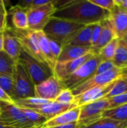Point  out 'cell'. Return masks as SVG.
<instances>
[{
  "label": "cell",
  "instance_id": "obj_1",
  "mask_svg": "<svg viewBox=\"0 0 127 128\" xmlns=\"http://www.w3.org/2000/svg\"><path fill=\"white\" fill-rule=\"evenodd\" d=\"M52 16L83 26L100 23L109 17L110 12L95 5L90 0L54 1Z\"/></svg>",
  "mask_w": 127,
  "mask_h": 128
},
{
  "label": "cell",
  "instance_id": "obj_2",
  "mask_svg": "<svg viewBox=\"0 0 127 128\" xmlns=\"http://www.w3.org/2000/svg\"><path fill=\"white\" fill-rule=\"evenodd\" d=\"M85 26L52 16L43 28L46 36L61 44L62 47L81 28Z\"/></svg>",
  "mask_w": 127,
  "mask_h": 128
},
{
  "label": "cell",
  "instance_id": "obj_3",
  "mask_svg": "<svg viewBox=\"0 0 127 128\" xmlns=\"http://www.w3.org/2000/svg\"><path fill=\"white\" fill-rule=\"evenodd\" d=\"M12 78L14 84L13 100L34 97V84L19 59L15 62Z\"/></svg>",
  "mask_w": 127,
  "mask_h": 128
},
{
  "label": "cell",
  "instance_id": "obj_4",
  "mask_svg": "<svg viewBox=\"0 0 127 128\" xmlns=\"http://www.w3.org/2000/svg\"><path fill=\"white\" fill-rule=\"evenodd\" d=\"M0 123L17 128H40L33 125L14 104L0 101Z\"/></svg>",
  "mask_w": 127,
  "mask_h": 128
},
{
  "label": "cell",
  "instance_id": "obj_5",
  "mask_svg": "<svg viewBox=\"0 0 127 128\" xmlns=\"http://www.w3.org/2000/svg\"><path fill=\"white\" fill-rule=\"evenodd\" d=\"M101 61L102 60L97 55H94L91 58L84 63L71 76L61 82V85L64 88L71 90L85 82L94 76L97 68Z\"/></svg>",
  "mask_w": 127,
  "mask_h": 128
},
{
  "label": "cell",
  "instance_id": "obj_6",
  "mask_svg": "<svg viewBox=\"0 0 127 128\" xmlns=\"http://www.w3.org/2000/svg\"><path fill=\"white\" fill-rule=\"evenodd\" d=\"M55 10L53 0L47 4L28 9L27 10L28 29L32 32L42 31L52 16Z\"/></svg>",
  "mask_w": 127,
  "mask_h": 128
},
{
  "label": "cell",
  "instance_id": "obj_7",
  "mask_svg": "<svg viewBox=\"0 0 127 128\" xmlns=\"http://www.w3.org/2000/svg\"><path fill=\"white\" fill-rule=\"evenodd\" d=\"M19 60L26 69L34 86L52 76V72L46 64L38 62L22 49Z\"/></svg>",
  "mask_w": 127,
  "mask_h": 128
},
{
  "label": "cell",
  "instance_id": "obj_8",
  "mask_svg": "<svg viewBox=\"0 0 127 128\" xmlns=\"http://www.w3.org/2000/svg\"><path fill=\"white\" fill-rule=\"evenodd\" d=\"M123 76L124 75H123L122 70L115 68L113 70L110 71L93 76L91 78H90L85 82L71 89V92L73 94V95L76 97L79 94H82V93L91 88L99 86H103L109 83H112L115 81L122 79Z\"/></svg>",
  "mask_w": 127,
  "mask_h": 128
},
{
  "label": "cell",
  "instance_id": "obj_9",
  "mask_svg": "<svg viewBox=\"0 0 127 128\" xmlns=\"http://www.w3.org/2000/svg\"><path fill=\"white\" fill-rule=\"evenodd\" d=\"M7 28L16 38L23 50H25L27 53H28L38 62L46 64L40 52L34 32L30 31L28 29L19 30L8 26Z\"/></svg>",
  "mask_w": 127,
  "mask_h": 128
},
{
  "label": "cell",
  "instance_id": "obj_10",
  "mask_svg": "<svg viewBox=\"0 0 127 128\" xmlns=\"http://www.w3.org/2000/svg\"><path fill=\"white\" fill-rule=\"evenodd\" d=\"M79 118L77 122L78 125L87 124L102 118L104 111L109 109V103L107 98H103L79 107Z\"/></svg>",
  "mask_w": 127,
  "mask_h": 128
},
{
  "label": "cell",
  "instance_id": "obj_11",
  "mask_svg": "<svg viewBox=\"0 0 127 128\" xmlns=\"http://www.w3.org/2000/svg\"><path fill=\"white\" fill-rule=\"evenodd\" d=\"M64 88L61 83L52 75L46 80L34 86V98L55 101Z\"/></svg>",
  "mask_w": 127,
  "mask_h": 128
},
{
  "label": "cell",
  "instance_id": "obj_12",
  "mask_svg": "<svg viewBox=\"0 0 127 128\" xmlns=\"http://www.w3.org/2000/svg\"><path fill=\"white\" fill-rule=\"evenodd\" d=\"M95 54L91 52L76 60L63 63H56L52 71V75L61 82L76 72L84 63L91 58Z\"/></svg>",
  "mask_w": 127,
  "mask_h": 128
},
{
  "label": "cell",
  "instance_id": "obj_13",
  "mask_svg": "<svg viewBox=\"0 0 127 128\" xmlns=\"http://www.w3.org/2000/svg\"><path fill=\"white\" fill-rule=\"evenodd\" d=\"M115 82L116 81L112 83H109L108 85L103 86H99V87L91 88L82 93V94L76 96L75 100H74V104H76L77 107H80L87 104L105 98L106 96L112 90Z\"/></svg>",
  "mask_w": 127,
  "mask_h": 128
},
{
  "label": "cell",
  "instance_id": "obj_14",
  "mask_svg": "<svg viewBox=\"0 0 127 128\" xmlns=\"http://www.w3.org/2000/svg\"><path fill=\"white\" fill-rule=\"evenodd\" d=\"M110 21L116 38L122 39L127 37V11L122 8L115 5L114 9L110 12Z\"/></svg>",
  "mask_w": 127,
  "mask_h": 128
},
{
  "label": "cell",
  "instance_id": "obj_15",
  "mask_svg": "<svg viewBox=\"0 0 127 128\" xmlns=\"http://www.w3.org/2000/svg\"><path fill=\"white\" fill-rule=\"evenodd\" d=\"M75 107H77L75 104H70V105H65V104H61L57 103L55 101H51L48 104L39 106L38 107H37L34 110H31L37 112V113H39L40 115L43 116L48 121V120H50V119L56 117L57 116H58L66 111H68L71 109H73Z\"/></svg>",
  "mask_w": 127,
  "mask_h": 128
},
{
  "label": "cell",
  "instance_id": "obj_16",
  "mask_svg": "<svg viewBox=\"0 0 127 128\" xmlns=\"http://www.w3.org/2000/svg\"><path fill=\"white\" fill-rule=\"evenodd\" d=\"M80 108L75 107L66 111L56 117L46 121L42 128H52L60 125H65L73 122H77L79 118Z\"/></svg>",
  "mask_w": 127,
  "mask_h": 128
},
{
  "label": "cell",
  "instance_id": "obj_17",
  "mask_svg": "<svg viewBox=\"0 0 127 128\" xmlns=\"http://www.w3.org/2000/svg\"><path fill=\"white\" fill-rule=\"evenodd\" d=\"M22 46L16 38L6 28L3 37V51L16 62L19 58Z\"/></svg>",
  "mask_w": 127,
  "mask_h": 128
},
{
  "label": "cell",
  "instance_id": "obj_18",
  "mask_svg": "<svg viewBox=\"0 0 127 128\" xmlns=\"http://www.w3.org/2000/svg\"><path fill=\"white\" fill-rule=\"evenodd\" d=\"M101 25H102V31H101L100 36L97 42L94 46H91V52L95 55H97L100 51V50L102 49L104 46H106L113 39L117 38L114 29L112 28V26L110 21L109 20V19L102 21Z\"/></svg>",
  "mask_w": 127,
  "mask_h": 128
},
{
  "label": "cell",
  "instance_id": "obj_19",
  "mask_svg": "<svg viewBox=\"0 0 127 128\" xmlns=\"http://www.w3.org/2000/svg\"><path fill=\"white\" fill-rule=\"evenodd\" d=\"M91 52V47L65 46L62 47L61 52L57 59V63H63L76 60Z\"/></svg>",
  "mask_w": 127,
  "mask_h": 128
},
{
  "label": "cell",
  "instance_id": "obj_20",
  "mask_svg": "<svg viewBox=\"0 0 127 128\" xmlns=\"http://www.w3.org/2000/svg\"><path fill=\"white\" fill-rule=\"evenodd\" d=\"M36 38L37 39L39 48L40 50V52L42 54V56L46 62V64L48 65L51 71H53V69L56 64V60L54 58L49 44V40L48 38L46 36L44 32L42 31H37L34 32Z\"/></svg>",
  "mask_w": 127,
  "mask_h": 128
},
{
  "label": "cell",
  "instance_id": "obj_21",
  "mask_svg": "<svg viewBox=\"0 0 127 128\" xmlns=\"http://www.w3.org/2000/svg\"><path fill=\"white\" fill-rule=\"evenodd\" d=\"M93 25L86 26L78 31L66 44L65 46L91 47V33Z\"/></svg>",
  "mask_w": 127,
  "mask_h": 128
},
{
  "label": "cell",
  "instance_id": "obj_22",
  "mask_svg": "<svg viewBox=\"0 0 127 128\" xmlns=\"http://www.w3.org/2000/svg\"><path fill=\"white\" fill-rule=\"evenodd\" d=\"M118 40L112 62L115 68L122 70L127 68V37Z\"/></svg>",
  "mask_w": 127,
  "mask_h": 128
},
{
  "label": "cell",
  "instance_id": "obj_23",
  "mask_svg": "<svg viewBox=\"0 0 127 128\" xmlns=\"http://www.w3.org/2000/svg\"><path fill=\"white\" fill-rule=\"evenodd\" d=\"M127 122H119L107 118H100L87 124L78 125L77 128H127Z\"/></svg>",
  "mask_w": 127,
  "mask_h": 128
},
{
  "label": "cell",
  "instance_id": "obj_24",
  "mask_svg": "<svg viewBox=\"0 0 127 128\" xmlns=\"http://www.w3.org/2000/svg\"><path fill=\"white\" fill-rule=\"evenodd\" d=\"M12 10L11 21L14 28L19 30L28 29V18L27 10L21 9L17 6H15Z\"/></svg>",
  "mask_w": 127,
  "mask_h": 128
},
{
  "label": "cell",
  "instance_id": "obj_25",
  "mask_svg": "<svg viewBox=\"0 0 127 128\" xmlns=\"http://www.w3.org/2000/svg\"><path fill=\"white\" fill-rule=\"evenodd\" d=\"M102 118H107L119 122H127V104L103 112Z\"/></svg>",
  "mask_w": 127,
  "mask_h": 128
},
{
  "label": "cell",
  "instance_id": "obj_26",
  "mask_svg": "<svg viewBox=\"0 0 127 128\" xmlns=\"http://www.w3.org/2000/svg\"><path fill=\"white\" fill-rule=\"evenodd\" d=\"M14 64L15 61L13 59L3 50L0 51V74L12 77Z\"/></svg>",
  "mask_w": 127,
  "mask_h": 128
},
{
  "label": "cell",
  "instance_id": "obj_27",
  "mask_svg": "<svg viewBox=\"0 0 127 128\" xmlns=\"http://www.w3.org/2000/svg\"><path fill=\"white\" fill-rule=\"evenodd\" d=\"M118 38H115L102 49L97 54L102 61H112L118 44Z\"/></svg>",
  "mask_w": 127,
  "mask_h": 128
},
{
  "label": "cell",
  "instance_id": "obj_28",
  "mask_svg": "<svg viewBox=\"0 0 127 128\" xmlns=\"http://www.w3.org/2000/svg\"><path fill=\"white\" fill-rule=\"evenodd\" d=\"M20 110H22V113L24 114L25 117L28 119V121L37 128H42L44 123L47 121L43 116H42L41 115H40L34 110L24 108H20Z\"/></svg>",
  "mask_w": 127,
  "mask_h": 128
},
{
  "label": "cell",
  "instance_id": "obj_29",
  "mask_svg": "<svg viewBox=\"0 0 127 128\" xmlns=\"http://www.w3.org/2000/svg\"><path fill=\"white\" fill-rule=\"evenodd\" d=\"M0 88L13 100L14 84L11 76L0 74Z\"/></svg>",
  "mask_w": 127,
  "mask_h": 128
},
{
  "label": "cell",
  "instance_id": "obj_30",
  "mask_svg": "<svg viewBox=\"0 0 127 128\" xmlns=\"http://www.w3.org/2000/svg\"><path fill=\"white\" fill-rule=\"evenodd\" d=\"M124 94H127V81L124 79H120L116 81L112 90L106 96V98H110Z\"/></svg>",
  "mask_w": 127,
  "mask_h": 128
},
{
  "label": "cell",
  "instance_id": "obj_31",
  "mask_svg": "<svg viewBox=\"0 0 127 128\" xmlns=\"http://www.w3.org/2000/svg\"><path fill=\"white\" fill-rule=\"evenodd\" d=\"M74 100H75V96L72 93L71 90L67 88H64L58 94V96L57 97L55 101L61 104L70 105L74 104Z\"/></svg>",
  "mask_w": 127,
  "mask_h": 128
},
{
  "label": "cell",
  "instance_id": "obj_32",
  "mask_svg": "<svg viewBox=\"0 0 127 128\" xmlns=\"http://www.w3.org/2000/svg\"><path fill=\"white\" fill-rule=\"evenodd\" d=\"M7 15L4 2L0 0V31L4 32L7 27Z\"/></svg>",
  "mask_w": 127,
  "mask_h": 128
},
{
  "label": "cell",
  "instance_id": "obj_33",
  "mask_svg": "<svg viewBox=\"0 0 127 128\" xmlns=\"http://www.w3.org/2000/svg\"><path fill=\"white\" fill-rule=\"evenodd\" d=\"M109 103V109L116 108L118 106L127 104V94L117 95L110 98H107Z\"/></svg>",
  "mask_w": 127,
  "mask_h": 128
},
{
  "label": "cell",
  "instance_id": "obj_34",
  "mask_svg": "<svg viewBox=\"0 0 127 128\" xmlns=\"http://www.w3.org/2000/svg\"><path fill=\"white\" fill-rule=\"evenodd\" d=\"M115 68V67L112 61H101L97 68L94 75L104 74L106 72L113 70Z\"/></svg>",
  "mask_w": 127,
  "mask_h": 128
},
{
  "label": "cell",
  "instance_id": "obj_35",
  "mask_svg": "<svg viewBox=\"0 0 127 128\" xmlns=\"http://www.w3.org/2000/svg\"><path fill=\"white\" fill-rule=\"evenodd\" d=\"M90 1L95 5L109 12H111L115 6V0H90Z\"/></svg>",
  "mask_w": 127,
  "mask_h": 128
},
{
  "label": "cell",
  "instance_id": "obj_36",
  "mask_svg": "<svg viewBox=\"0 0 127 128\" xmlns=\"http://www.w3.org/2000/svg\"><path fill=\"white\" fill-rule=\"evenodd\" d=\"M48 40H49V48H50L51 52H52L54 58L56 60V63H57V59L61 52L62 46L53 40H51L49 38H48Z\"/></svg>",
  "mask_w": 127,
  "mask_h": 128
},
{
  "label": "cell",
  "instance_id": "obj_37",
  "mask_svg": "<svg viewBox=\"0 0 127 128\" xmlns=\"http://www.w3.org/2000/svg\"><path fill=\"white\" fill-rule=\"evenodd\" d=\"M101 31H102L101 22L93 25L92 33H91V45L92 46H94L97 42V40H98V39H99V38L100 36Z\"/></svg>",
  "mask_w": 127,
  "mask_h": 128
},
{
  "label": "cell",
  "instance_id": "obj_38",
  "mask_svg": "<svg viewBox=\"0 0 127 128\" xmlns=\"http://www.w3.org/2000/svg\"><path fill=\"white\" fill-rule=\"evenodd\" d=\"M0 101L9 104H14V100L0 88Z\"/></svg>",
  "mask_w": 127,
  "mask_h": 128
},
{
  "label": "cell",
  "instance_id": "obj_39",
  "mask_svg": "<svg viewBox=\"0 0 127 128\" xmlns=\"http://www.w3.org/2000/svg\"><path fill=\"white\" fill-rule=\"evenodd\" d=\"M51 1L52 0H32L30 8H37V7H40V6H43V5L47 4L49 3H50Z\"/></svg>",
  "mask_w": 127,
  "mask_h": 128
},
{
  "label": "cell",
  "instance_id": "obj_40",
  "mask_svg": "<svg viewBox=\"0 0 127 128\" xmlns=\"http://www.w3.org/2000/svg\"><path fill=\"white\" fill-rule=\"evenodd\" d=\"M115 4L127 11V0H115Z\"/></svg>",
  "mask_w": 127,
  "mask_h": 128
},
{
  "label": "cell",
  "instance_id": "obj_41",
  "mask_svg": "<svg viewBox=\"0 0 127 128\" xmlns=\"http://www.w3.org/2000/svg\"><path fill=\"white\" fill-rule=\"evenodd\" d=\"M78 124L77 122H73L70 123L68 124L65 125H60V126H55V127H52V128H77Z\"/></svg>",
  "mask_w": 127,
  "mask_h": 128
},
{
  "label": "cell",
  "instance_id": "obj_42",
  "mask_svg": "<svg viewBox=\"0 0 127 128\" xmlns=\"http://www.w3.org/2000/svg\"><path fill=\"white\" fill-rule=\"evenodd\" d=\"M3 37H4V32L0 31V51L3 50Z\"/></svg>",
  "mask_w": 127,
  "mask_h": 128
},
{
  "label": "cell",
  "instance_id": "obj_43",
  "mask_svg": "<svg viewBox=\"0 0 127 128\" xmlns=\"http://www.w3.org/2000/svg\"><path fill=\"white\" fill-rule=\"evenodd\" d=\"M122 71H123V75H124L122 79H124V80L127 81V68H124V69H122Z\"/></svg>",
  "mask_w": 127,
  "mask_h": 128
},
{
  "label": "cell",
  "instance_id": "obj_44",
  "mask_svg": "<svg viewBox=\"0 0 127 128\" xmlns=\"http://www.w3.org/2000/svg\"><path fill=\"white\" fill-rule=\"evenodd\" d=\"M0 128H13V127H10V126H7V125H4L0 123Z\"/></svg>",
  "mask_w": 127,
  "mask_h": 128
},
{
  "label": "cell",
  "instance_id": "obj_45",
  "mask_svg": "<svg viewBox=\"0 0 127 128\" xmlns=\"http://www.w3.org/2000/svg\"></svg>",
  "mask_w": 127,
  "mask_h": 128
}]
</instances>
